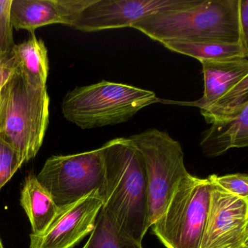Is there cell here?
<instances>
[{"instance_id": "cell-8", "label": "cell", "mask_w": 248, "mask_h": 248, "mask_svg": "<svg viewBox=\"0 0 248 248\" xmlns=\"http://www.w3.org/2000/svg\"><path fill=\"white\" fill-rule=\"evenodd\" d=\"M197 0H91L75 18L72 28L82 32L131 27L167 10L190 6Z\"/></svg>"}, {"instance_id": "cell-15", "label": "cell", "mask_w": 248, "mask_h": 248, "mask_svg": "<svg viewBox=\"0 0 248 248\" xmlns=\"http://www.w3.org/2000/svg\"><path fill=\"white\" fill-rule=\"evenodd\" d=\"M12 51L23 77L31 85L47 86L49 60L44 42L31 34L27 41L16 45Z\"/></svg>"}, {"instance_id": "cell-1", "label": "cell", "mask_w": 248, "mask_h": 248, "mask_svg": "<svg viewBox=\"0 0 248 248\" xmlns=\"http://www.w3.org/2000/svg\"><path fill=\"white\" fill-rule=\"evenodd\" d=\"M104 177L99 196L103 208L117 226L142 243L149 230L148 186L144 161L129 138H117L101 146Z\"/></svg>"}, {"instance_id": "cell-10", "label": "cell", "mask_w": 248, "mask_h": 248, "mask_svg": "<svg viewBox=\"0 0 248 248\" xmlns=\"http://www.w3.org/2000/svg\"><path fill=\"white\" fill-rule=\"evenodd\" d=\"M103 206L98 192H94L61 210L42 234L30 235V248H73L95 227Z\"/></svg>"}, {"instance_id": "cell-13", "label": "cell", "mask_w": 248, "mask_h": 248, "mask_svg": "<svg viewBox=\"0 0 248 248\" xmlns=\"http://www.w3.org/2000/svg\"><path fill=\"white\" fill-rule=\"evenodd\" d=\"M248 146V106L238 117L215 122L202 133L200 147L207 157H216L233 148Z\"/></svg>"}, {"instance_id": "cell-3", "label": "cell", "mask_w": 248, "mask_h": 248, "mask_svg": "<svg viewBox=\"0 0 248 248\" xmlns=\"http://www.w3.org/2000/svg\"><path fill=\"white\" fill-rule=\"evenodd\" d=\"M159 101L153 91L104 80L69 91L62 110L68 121L87 130L126 123Z\"/></svg>"}, {"instance_id": "cell-16", "label": "cell", "mask_w": 248, "mask_h": 248, "mask_svg": "<svg viewBox=\"0 0 248 248\" xmlns=\"http://www.w3.org/2000/svg\"><path fill=\"white\" fill-rule=\"evenodd\" d=\"M162 45L171 51L190 56L200 62L248 57V50L240 43L171 41Z\"/></svg>"}, {"instance_id": "cell-23", "label": "cell", "mask_w": 248, "mask_h": 248, "mask_svg": "<svg viewBox=\"0 0 248 248\" xmlns=\"http://www.w3.org/2000/svg\"><path fill=\"white\" fill-rule=\"evenodd\" d=\"M239 21L241 43L242 46L248 50V0L239 1Z\"/></svg>"}, {"instance_id": "cell-7", "label": "cell", "mask_w": 248, "mask_h": 248, "mask_svg": "<svg viewBox=\"0 0 248 248\" xmlns=\"http://www.w3.org/2000/svg\"><path fill=\"white\" fill-rule=\"evenodd\" d=\"M60 210L102 186L104 156L102 147L71 155L52 156L37 175Z\"/></svg>"}, {"instance_id": "cell-26", "label": "cell", "mask_w": 248, "mask_h": 248, "mask_svg": "<svg viewBox=\"0 0 248 248\" xmlns=\"http://www.w3.org/2000/svg\"><path fill=\"white\" fill-rule=\"evenodd\" d=\"M248 248V246L242 247V248Z\"/></svg>"}, {"instance_id": "cell-11", "label": "cell", "mask_w": 248, "mask_h": 248, "mask_svg": "<svg viewBox=\"0 0 248 248\" xmlns=\"http://www.w3.org/2000/svg\"><path fill=\"white\" fill-rule=\"evenodd\" d=\"M91 0H11L13 28L31 34L40 27L52 24L72 27L81 11Z\"/></svg>"}, {"instance_id": "cell-17", "label": "cell", "mask_w": 248, "mask_h": 248, "mask_svg": "<svg viewBox=\"0 0 248 248\" xmlns=\"http://www.w3.org/2000/svg\"><path fill=\"white\" fill-rule=\"evenodd\" d=\"M83 248H143L142 243L123 232L101 207L95 227Z\"/></svg>"}, {"instance_id": "cell-25", "label": "cell", "mask_w": 248, "mask_h": 248, "mask_svg": "<svg viewBox=\"0 0 248 248\" xmlns=\"http://www.w3.org/2000/svg\"><path fill=\"white\" fill-rule=\"evenodd\" d=\"M0 248H3V246H2V242L0 240Z\"/></svg>"}, {"instance_id": "cell-20", "label": "cell", "mask_w": 248, "mask_h": 248, "mask_svg": "<svg viewBox=\"0 0 248 248\" xmlns=\"http://www.w3.org/2000/svg\"><path fill=\"white\" fill-rule=\"evenodd\" d=\"M207 179L213 185L217 186L233 195L248 199V174H229L222 176L212 175Z\"/></svg>"}, {"instance_id": "cell-6", "label": "cell", "mask_w": 248, "mask_h": 248, "mask_svg": "<svg viewBox=\"0 0 248 248\" xmlns=\"http://www.w3.org/2000/svg\"><path fill=\"white\" fill-rule=\"evenodd\" d=\"M211 184L189 173L177 186L153 232L167 248H200Z\"/></svg>"}, {"instance_id": "cell-19", "label": "cell", "mask_w": 248, "mask_h": 248, "mask_svg": "<svg viewBox=\"0 0 248 248\" xmlns=\"http://www.w3.org/2000/svg\"><path fill=\"white\" fill-rule=\"evenodd\" d=\"M24 163L16 151L0 135V189Z\"/></svg>"}, {"instance_id": "cell-12", "label": "cell", "mask_w": 248, "mask_h": 248, "mask_svg": "<svg viewBox=\"0 0 248 248\" xmlns=\"http://www.w3.org/2000/svg\"><path fill=\"white\" fill-rule=\"evenodd\" d=\"M200 63L204 75V94L198 101L190 103L200 109L216 102L248 77V58L202 60Z\"/></svg>"}, {"instance_id": "cell-22", "label": "cell", "mask_w": 248, "mask_h": 248, "mask_svg": "<svg viewBox=\"0 0 248 248\" xmlns=\"http://www.w3.org/2000/svg\"><path fill=\"white\" fill-rule=\"evenodd\" d=\"M17 69L12 52L0 53V91L6 85Z\"/></svg>"}, {"instance_id": "cell-2", "label": "cell", "mask_w": 248, "mask_h": 248, "mask_svg": "<svg viewBox=\"0 0 248 248\" xmlns=\"http://www.w3.org/2000/svg\"><path fill=\"white\" fill-rule=\"evenodd\" d=\"M239 1L197 0L190 6L153 14L132 28L161 44L182 41L242 45Z\"/></svg>"}, {"instance_id": "cell-21", "label": "cell", "mask_w": 248, "mask_h": 248, "mask_svg": "<svg viewBox=\"0 0 248 248\" xmlns=\"http://www.w3.org/2000/svg\"><path fill=\"white\" fill-rule=\"evenodd\" d=\"M11 0H0V53L12 52L16 46L10 10Z\"/></svg>"}, {"instance_id": "cell-5", "label": "cell", "mask_w": 248, "mask_h": 248, "mask_svg": "<svg viewBox=\"0 0 248 248\" xmlns=\"http://www.w3.org/2000/svg\"><path fill=\"white\" fill-rule=\"evenodd\" d=\"M129 139L144 161L150 228L165 211L180 181L188 174L184 151L179 142L156 128L148 129Z\"/></svg>"}, {"instance_id": "cell-18", "label": "cell", "mask_w": 248, "mask_h": 248, "mask_svg": "<svg viewBox=\"0 0 248 248\" xmlns=\"http://www.w3.org/2000/svg\"><path fill=\"white\" fill-rule=\"evenodd\" d=\"M248 106V77L216 102L200 109L207 124L238 117Z\"/></svg>"}, {"instance_id": "cell-9", "label": "cell", "mask_w": 248, "mask_h": 248, "mask_svg": "<svg viewBox=\"0 0 248 248\" xmlns=\"http://www.w3.org/2000/svg\"><path fill=\"white\" fill-rule=\"evenodd\" d=\"M211 185L200 248L248 246V199L233 195L217 186Z\"/></svg>"}, {"instance_id": "cell-4", "label": "cell", "mask_w": 248, "mask_h": 248, "mask_svg": "<svg viewBox=\"0 0 248 248\" xmlns=\"http://www.w3.org/2000/svg\"><path fill=\"white\" fill-rule=\"evenodd\" d=\"M5 127L1 133L23 162L35 157L49 124L50 97L47 86L31 85L16 69L7 83Z\"/></svg>"}, {"instance_id": "cell-14", "label": "cell", "mask_w": 248, "mask_h": 248, "mask_svg": "<svg viewBox=\"0 0 248 248\" xmlns=\"http://www.w3.org/2000/svg\"><path fill=\"white\" fill-rule=\"evenodd\" d=\"M20 201L30 219L34 235L46 232L61 211L50 193L33 174L26 178Z\"/></svg>"}, {"instance_id": "cell-24", "label": "cell", "mask_w": 248, "mask_h": 248, "mask_svg": "<svg viewBox=\"0 0 248 248\" xmlns=\"http://www.w3.org/2000/svg\"><path fill=\"white\" fill-rule=\"evenodd\" d=\"M7 96H8V88L6 84L0 91V134L3 132L4 127H5Z\"/></svg>"}]
</instances>
